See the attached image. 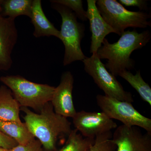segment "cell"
<instances>
[{
	"label": "cell",
	"instance_id": "obj_22",
	"mask_svg": "<svg viewBox=\"0 0 151 151\" xmlns=\"http://www.w3.org/2000/svg\"><path fill=\"white\" fill-rule=\"evenodd\" d=\"M18 145L17 142L0 130V147L7 149H12Z\"/></svg>",
	"mask_w": 151,
	"mask_h": 151
},
{
	"label": "cell",
	"instance_id": "obj_5",
	"mask_svg": "<svg viewBox=\"0 0 151 151\" xmlns=\"http://www.w3.org/2000/svg\"><path fill=\"white\" fill-rule=\"evenodd\" d=\"M96 6L101 16L119 35L129 27L145 28L151 26L150 15L128 10L116 0H98Z\"/></svg>",
	"mask_w": 151,
	"mask_h": 151
},
{
	"label": "cell",
	"instance_id": "obj_2",
	"mask_svg": "<svg viewBox=\"0 0 151 151\" xmlns=\"http://www.w3.org/2000/svg\"><path fill=\"white\" fill-rule=\"evenodd\" d=\"M119 40L109 43L105 38L97 54L100 59L108 60L105 65L107 70L115 76L124 70L134 68L135 62L130 58L133 52L146 46L151 37V33L146 30L139 33L136 30L124 31Z\"/></svg>",
	"mask_w": 151,
	"mask_h": 151
},
{
	"label": "cell",
	"instance_id": "obj_1",
	"mask_svg": "<svg viewBox=\"0 0 151 151\" xmlns=\"http://www.w3.org/2000/svg\"><path fill=\"white\" fill-rule=\"evenodd\" d=\"M25 113V124L30 132L40 141L43 151H58L56 145L60 138L68 137L72 129L67 118L57 114L50 102L45 104L39 113L21 107Z\"/></svg>",
	"mask_w": 151,
	"mask_h": 151
},
{
	"label": "cell",
	"instance_id": "obj_7",
	"mask_svg": "<svg viewBox=\"0 0 151 151\" xmlns=\"http://www.w3.org/2000/svg\"><path fill=\"white\" fill-rule=\"evenodd\" d=\"M97 105L110 119L118 120L128 127H137L151 134V119L143 116L132 103L120 101L105 95L96 96Z\"/></svg>",
	"mask_w": 151,
	"mask_h": 151
},
{
	"label": "cell",
	"instance_id": "obj_4",
	"mask_svg": "<svg viewBox=\"0 0 151 151\" xmlns=\"http://www.w3.org/2000/svg\"><path fill=\"white\" fill-rule=\"evenodd\" d=\"M51 7L59 13L62 19L60 40L65 47L64 66L86 58L81 50V41L84 36V24L78 22L75 14L65 6L52 3Z\"/></svg>",
	"mask_w": 151,
	"mask_h": 151
},
{
	"label": "cell",
	"instance_id": "obj_18",
	"mask_svg": "<svg viewBox=\"0 0 151 151\" xmlns=\"http://www.w3.org/2000/svg\"><path fill=\"white\" fill-rule=\"evenodd\" d=\"M78 132L76 129L72 130L65 145L59 151H89L95 139L84 137Z\"/></svg>",
	"mask_w": 151,
	"mask_h": 151
},
{
	"label": "cell",
	"instance_id": "obj_3",
	"mask_svg": "<svg viewBox=\"0 0 151 151\" xmlns=\"http://www.w3.org/2000/svg\"><path fill=\"white\" fill-rule=\"evenodd\" d=\"M0 81L10 89L21 107H29L36 113L50 102L55 89L54 86L35 83L18 75L2 76Z\"/></svg>",
	"mask_w": 151,
	"mask_h": 151
},
{
	"label": "cell",
	"instance_id": "obj_16",
	"mask_svg": "<svg viewBox=\"0 0 151 151\" xmlns=\"http://www.w3.org/2000/svg\"><path fill=\"white\" fill-rule=\"evenodd\" d=\"M32 3V0H2L0 5V13L3 16L13 19L20 16L29 18Z\"/></svg>",
	"mask_w": 151,
	"mask_h": 151
},
{
	"label": "cell",
	"instance_id": "obj_11",
	"mask_svg": "<svg viewBox=\"0 0 151 151\" xmlns=\"http://www.w3.org/2000/svg\"><path fill=\"white\" fill-rule=\"evenodd\" d=\"M15 19L0 13V70H9L12 65V54L18 40Z\"/></svg>",
	"mask_w": 151,
	"mask_h": 151
},
{
	"label": "cell",
	"instance_id": "obj_19",
	"mask_svg": "<svg viewBox=\"0 0 151 151\" xmlns=\"http://www.w3.org/2000/svg\"><path fill=\"white\" fill-rule=\"evenodd\" d=\"M111 132L97 136L89 151H115L117 147L112 140Z\"/></svg>",
	"mask_w": 151,
	"mask_h": 151
},
{
	"label": "cell",
	"instance_id": "obj_6",
	"mask_svg": "<svg viewBox=\"0 0 151 151\" xmlns=\"http://www.w3.org/2000/svg\"><path fill=\"white\" fill-rule=\"evenodd\" d=\"M84 70L93 78L95 84L103 90L105 96L120 101L134 102L131 92L124 90L116 76L110 73L97 53L92 54L83 60Z\"/></svg>",
	"mask_w": 151,
	"mask_h": 151
},
{
	"label": "cell",
	"instance_id": "obj_10",
	"mask_svg": "<svg viewBox=\"0 0 151 151\" xmlns=\"http://www.w3.org/2000/svg\"><path fill=\"white\" fill-rule=\"evenodd\" d=\"M74 78L70 71L62 73L60 83L55 87L51 103L57 114L67 118H73L76 113L73 100Z\"/></svg>",
	"mask_w": 151,
	"mask_h": 151
},
{
	"label": "cell",
	"instance_id": "obj_12",
	"mask_svg": "<svg viewBox=\"0 0 151 151\" xmlns=\"http://www.w3.org/2000/svg\"><path fill=\"white\" fill-rule=\"evenodd\" d=\"M95 0H87L86 16L90 25L92 34L90 52L97 53V50L102 46L105 37L115 31L108 24L101 16L96 6Z\"/></svg>",
	"mask_w": 151,
	"mask_h": 151
},
{
	"label": "cell",
	"instance_id": "obj_21",
	"mask_svg": "<svg viewBox=\"0 0 151 151\" xmlns=\"http://www.w3.org/2000/svg\"><path fill=\"white\" fill-rule=\"evenodd\" d=\"M11 151H43L40 141L35 139L25 145H18L11 149Z\"/></svg>",
	"mask_w": 151,
	"mask_h": 151
},
{
	"label": "cell",
	"instance_id": "obj_9",
	"mask_svg": "<svg viewBox=\"0 0 151 151\" xmlns=\"http://www.w3.org/2000/svg\"><path fill=\"white\" fill-rule=\"evenodd\" d=\"M112 139L117 151H151V134H143L139 127L121 125L116 128Z\"/></svg>",
	"mask_w": 151,
	"mask_h": 151
},
{
	"label": "cell",
	"instance_id": "obj_13",
	"mask_svg": "<svg viewBox=\"0 0 151 151\" xmlns=\"http://www.w3.org/2000/svg\"><path fill=\"white\" fill-rule=\"evenodd\" d=\"M30 18L34 27L35 37L54 36L60 40V32L49 20L44 12L40 0L33 1Z\"/></svg>",
	"mask_w": 151,
	"mask_h": 151
},
{
	"label": "cell",
	"instance_id": "obj_8",
	"mask_svg": "<svg viewBox=\"0 0 151 151\" xmlns=\"http://www.w3.org/2000/svg\"><path fill=\"white\" fill-rule=\"evenodd\" d=\"M75 129L85 138L95 139L99 135L116 129L117 124L103 112H76L73 118Z\"/></svg>",
	"mask_w": 151,
	"mask_h": 151
},
{
	"label": "cell",
	"instance_id": "obj_15",
	"mask_svg": "<svg viewBox=\"0 0 151 151\" xmlns=\"http://www.w3.org/2000/svg\"><path fill=\"white\" fill-rule=\"evenodd\" d=\"M0 130L16 141L19 145H25L35 139L25 123L0 121Z\"/></svg>",
	"mask_w": 151,
	"mask_h": 151
},
{
	"label": "cell",
	"instance_id": "obj_23",
	"mask_svg": "<svg viewBox=\"0 0 151 151\" xmlns=\"http://www.w3.org/2000/svg\"><path fill=\"white\" fill-rule=\"evenodd\" d=\"M119 3L126 6L137 7L141 10L147 9V3L145 0H119Z\"/></svg>",
	"mask_w": 151,
	"mask_h": 151
},
{
	"label": "cell",
	"instance_id": "obj_14",
	"mask_svg": "<svg viewBox=\"0 0 151 151\" xmlns=\"http://www.w3.org/2000/svg\"><path fill=\"white\" fill-rule=\"evenodd\" d=\"M20 108L10 89L4 85L0 86V121L22 123Z\"/></svg>",
	"mask_w": 151,
	"mask_h": 151
},
{
	"label": "cell",
	"instance_id": "obj_20",
	"mask_svg": "<svg viewBox=\"0 0 151 151\" xmlns=\"http://www.w3.org/2000/svg\"><path fill=\"white\" fill-rule=\"evenodd\" d=\"M51 3L59 4L70 9L75 14L77 18L82 21L87 20L86 12L83 8V1L81 0H52Z\"/></svg>",
	"mask_w": 151,
	"mask_h": 151
},
{
	"label": "cell",
	"instance_id": "obj_17",
	"mask_svg": "<svg viewBox=\"0 0 151 151\" xmlns=\"http://www.w3.org/2000/svg\"><path fill=\"white\" fill-rule=\"evenodd\" d=\"M118 76L126 80L139 93L142 99L151 106V88L143 79L140 70H138L134 75L130 70H124Z\"/></svg>",
	"mask_w": 151,
	"mask_h": 151
},
{
	"label": "cell",
	"instance_id": "obj_24",
	"mask_svg": "<svg viewBox=\"0 0 151 151\" xmlns=\"http://www.w3.org/2000/svg\"><path fill=\"white\" fill-rule=\"evenodd\" d=\"M11 150L4 148L1 147H0V151H11Z\"/></svg>",
	"mask_w": 151,
	"mask_h": 151
}]
</instances>
